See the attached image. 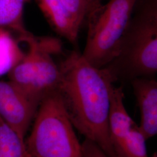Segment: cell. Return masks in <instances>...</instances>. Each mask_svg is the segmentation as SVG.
<instances>
[{
  "label": "cell",
  "instance_id": "cell-1",
  "mask_svg": "<svg viewBox=\"0 0 157 157\" xmlns=\"http://www.w3.org/2000/svg\"><path fill=\"white\" fill-rule=\"evenodd\" d=\"M59 67L61 79L58 91L73 127L108 156L117 157L108 129L111 91L117 80L106 67H94L76 51Z\"/></svg>",
  "mask_w": 157,
  "mask_h": 157
},
{
  "label": "cell",
  "instance_id": "cell-2",
  "mask_svg": "<svg viewBox=\"0 0 157 157\" xmlns=\"http://www.w3.org/2000/svg\"><path fill=\"white\" fill-rule=\"evenodd\" d=\"M105 67L118 80L157 72V0H137L115 58Z\"/></svg>",
  "mask_w": 157,
  "mask_h": 157
},
{
  "label": "cell",
  "instance_id": "cell-3",
  "mask_svg": "<svg viewBox=\"0 0 157 157\" xmlns=\"http://www.w3.org/2000/svg\"><path fill=\"white\" fill-rule=\"evenodd\" d=\"M25 145L32 157H83L82 144L58 91L47 95L34 116Z\"/></svg>",
  "mask_w": 157,
  "mask_h": 157
},
{
  "label": "cell",
  "instance_id": "cell-4",
  "mask_svg": "<svg viewBox=\"0 0 157 157\" xmlns=\"http://www.w3.org/2000/svg\"><path fill=\"white\" fill-rule=\"evenodd\" d=\"M137 1L108 0L89 14L87 39L82 54L90 64L101 68L115 58Z\"/></svg>",
  "mask_w": 157,
  "mask_h": 157
},
{
  "label": "cell",
  "instance_id": "cell-5",
  "mask_svg": "<svg viewBox=\"0 0 157 157\" xmlns=\"http://www.w3.org/2000/svg\"><path fill=\"white\" fill-rule=\"evenodd\" d=\"M61 46L56 39L39 40V48L33 73L24 94L39 105L47 95L58 90L61 79L59 65L52 54L61 51Z\"/></svg>",
  "mask_w": 157,
  "mask_h": 157
},
{
  "label": "cell",
  "instance_id": "cell-6",
  "mask_svg": "<svg viewBox=\"0 0 157 157\" xmlns=\"http://www.w3.org/2000/svg\"><path fill=\"white\" fill-rule=\"evenodd\" d=\"M38 106L11 82L0 80V118L23 139Z\"/></svg>",
  "mask_w": 157,
  "mask_h": 157
},
{
  "label": "cell",
  "instance_id": "cell-7",
  "mask_svg": "<svg viewBox=\"0 0 157 157\" xmlns=\"http://www.w3.org/2000/svg\"><path fill=\"white\" fill-rule=\"evenodd\" d=\"M133 93L140 112L139 125L146 140L157 133V82L150 78L131 80Z\"/></svg>",
  "mask_w": 157,
  "mask_h": 157
},
{
  "label": "cell",
  "instance_id": "cell-8",
  "mask_svg": "<svg viewBox=\"0 0 157 157\" xmlns=\"http://www.w3.org/2000/svg\"><path fill=\"white\" fill-rule=\"evenodd\" d=\"M122 86H112L110 97L108 129L113 148L117 157H121L124 141L135 122L126 109Z\"/></svg>",
  "mask_w": 157,
  "mask_h": 157
},
{
  "label": "cell",
  "instance_id": "cell-9",
  "mask_svg": "<svg viewBox=\"0 0 157 157\" xmlns=\"http://www.w3.org/2000/svg\"><path fill=\"white\" fill-rule=\"evenodd\" d=\"M41 11L54 30L75 43L80 27L75 21L60 0H35Z\"/></svg>",
  "mask_w": 157,
  "mask_h": 157
},
{
  "label": "cell",
  "instance_id": "cell-10",
  "mask_svg": "<svg viewBox=\"0 0 157 157\" xmlns=\"http://www.w3.org/2000/svg\"><path fill=\"white\" fill-rule=\"evenodd\" d=\"M28 0H0V28L13 29L23 39L31 34L25 28L24 6Z\"/></svg>",
  "mask_w": 157,
  "mask_h": 157
},
{
  "label": "cell",
  "instance_id": "cell-11",
  "mask_svg": "<svg viewBox=\"0 0 157 157\" xmlns=\"http://www.w3.org/2000/svg\"><path fill=\"white\" fill-rule=\"evenodd\" d=\"M0 157H32L25 140L0 118Z\"/></svg>",
  "mask_w": 157,
  "mask_h": 157
},
{
  "label": "cell",
  "instance_id": "cell-12",
  "mask_svg": "<svg viewBox=\"0 0 157 157\" xmlns=\"http://www.w3.org/2000/svg\"><path fill=\"white\" fill-rule=\"evenodd\" d=\"M146 139L135 122L124 141L121 157H148Z\"/></svg>",
  "mask_w": 157,
  "mask_h": 157
},
{
  "label": "cell",
  "instance_id": "cell-13",
  "mask_svg": "<svg viewBox=\"0 0 157 157\" xmlns=\"http://www.w3.org/2000/svg\"><path fill=\"white\" fill-rule=\"evenodd\" d=\"M75 21L80 27L89 13L87 0H60Z\"/></svg>",
  "mask_w": 157,
  "mask_h": 157
},
{
  "label": "cell",
  "instance_id": "cell-14",
  "mask_svg": "<svg viewBox=\"0 0 157 157\" xmlns=\"http://www.w3.org/2000/svg\"><path fill=\"white\" fill-rule=\"evenodd\" d=\"M83 157H110L93 141L85 139L82 143Z\"/></svg>",
  "mask_w": 157,
  "mask_h": 157
},
{
  "label": "cell",
  "instance_id": "cell-15",
  "mask_svg": "<svg viewBox=\"0 0 157 157\" xmlns=\"http://www.w3.org/2000/svg\"><path fill=\"white\" fill-rule=\"evenodd\" d=\"M89 7V13L94 11L97 8L100 7L102 4V1L104 0H87Z\"/></svg>",
  "mask_w": 157,
  "mask_h": 157
},
{
  "label": "cell",
  "instance_id": "cell-16",
  "mask_svg": "<svg viewBox=\"0 0 157 157\" xmlns=\"http://www.w3.org/2000/svg\"><path fill=\"white\" fill-rule=\"evenodd\" d=\"M151 157H157V152H154Z\"/></svg>",
  "mask_w": 157,
  "mask_h": 157
}]
</instances>
